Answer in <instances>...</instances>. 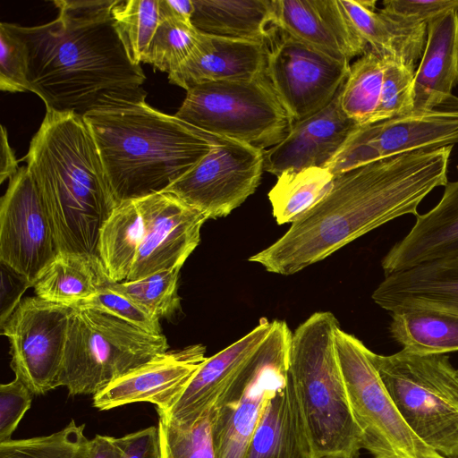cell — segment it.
Here are the masks:
<instances>
[{"label":"cell","instance_id":"cell-1","mask_svg":"<svg viewBox=\"0 0 458 458\" xmlns=\"http://www.w3.org/2000/svg\"><path fill=\"white\" fill-rule=\"evenodd\" d=\"M452 149L404 153L336 176L320 202L249 261L291 276L395 218L418 216L421 201L448 182Z\"/></svg>","mask_w":458,"mask_h":458},{"label":"cell","instance_id":"cell-2","mask_svg":"<svg viewBox=\"0 0 458 458\" xmlns=\"http://www.w3.org/2000/svg\"><path fill=\"white\" fill-rule=\"evenodd\" d=\"M114 0H57L56 19L23 27L4 22L23 46L28 90L47 111L83 116L110 93L140 88L146 76L129 57L111 15Z\"/></svg>","mask_w":458,"mask_h":458},{"label":"cell","instance_id":"cell-3","mask_svg":"<svg viewBox=\"0 0 458 458\" xmlns=\"http://www.w3.org/2000/svg\"><path fill=\"white\" fill-rule=\"evenodd\" d=\"M145 98L141 87L106 94L83 115L118 203L165 191L218 139Z\"/></svg>","mask_w":458,"mask_h":458},{"label":"cell","instance_id":"cell-4","mask_svg":"<svg viewBox=\"0 0 458 458\" xmlns=\"http://www.w3.org/2000/svg\"><path fill=\"white\" fill-rule=\"evenodd\" d=\"M22 160L58 252L98 255L100 230L118 202L83 116L47 111Z\"/></svg>","mask_w":458,"mask_h":458},{"label":"cell","instance_id":"cell-5","mask_svg":"<svg viewBox=\"0 0 458 458\" xmlns=\"http://www.w3.org/2000/svg\"><path fill=\"white\" fill-rule=\"evenodd\" d=\"M338 327L333 313L319 311L292 335L287 377L297 395L314 456L345 453L356 457L362 449L335 350Z\"/></svg>","mask_w":458,"mask_h":458},{"label":"cell","instance_id":"cell-6","mask_svg":"<svg viewBox=\"0 0 458 458\" xmlns=\"http://www.w3.org/2000/svg\"><path fill=\"white\" fill-rule=\"evenodd\" d=\"M369 358L410 429L442 458H458V368L449 356L402 349Z\"/></svg>","mask_w":458,"mask_h":458},{"label":"cell","instance_id":"cell-7","mask_svg":"<svg viewBox=\"0 0 458 458\" xmlns=\"http://www.w3.org/2000/svg\"><path fill=\"white\" fill-rule=\"evenodd\" d=\"M168 347L163 334H149L106 312L74 305L58 385L72 396L95 395Z\"/></svg>","mask_w":458,"mask_h":458},{"label":"cell","instance_id":"cell-8","mask_svg":"<svg viewBox=\"0 0 458 458\" xmlns=\"http://www.w3.org/2000/svg\"><path fill=\"white\" fill-rule=\"evenodd\" d=\"M174 115L208 133L263 150L281 142L294 123L266 75L195 86Z\"/></svg>","mask_w":458,"mask_h":458},{"label":"cell","instance_id":"cell-9","mask_svg":"<svg viewBox=\"0 0 458 458\" xmlns=\"http://www.w3.org/2000/svg\"><path fill=\"white\" fill-rule=\"evenodd\" d=\"M337 358L361 446L374 458H442L407 426L357 337L335 332Z\"/></svg>","mask_w":458,"mask_h":458},{"label":"cell","instance_id":"cell-10","mask_svg":"<svg viewBox=\"0 0 458 458\" xmlns=\"http://www.w3.org/2000/svg\"><path fill=\"white\" fill-rule=\"evenodd\" d=\"M458 144V101L358 126L324 166L335 177L390 157Z\"/></svg>","mask_w":458,"mask_h":458},{"label":"cell","instance_id":"cell-11","mask_svg":"<svg viewBox=\"0 0 458 458\" xmlns=\"http://www.w3.org/2000/svg\"><path fill=\"white\" fill-rule=\"evenodd\" d=\"M277 31L267 46L265 75L293 121L299 122L333 100L351 65Z\"/></svg>","mask_w":458,"mask_h":458},{"label":"cell","instance_id":"cell-12","mask_svg":"<svg viewBox=\"0 0 458 458\" xmlns=\"http://www.w3.org/2000/svg\"><path fill=\"white\" fill-rule=\"evenodd\" d=\"M72 306L37 296L23 299L1 327L10 344V366L32 392L59 386Z\"/></svg>","mask_w":458,"mask_h":458},{"label":"cell","instance_id":"cell-13","mask_svg":"<svg viewBox=\"0 0 458 458\" xmlns=\"http://www.w3.org/2000/svg\"><path fill=\"white\" fill-rule=\"evenodd\" d=\"M264 162L265 150L218 136L210 152L165 191L208 219L225 217L256 191Z\"/></svg>","mask_w":458,"mask_h":458},{"label":"cell","instance_id":"cell-14","mask_svg":"<svg viewBox=\"0 0 458 458\" xmlns=\"http://www.w3.org/2000/svg\"><path fill=\"white\" fill-rule=\"evenodd\" d=\"M58 253L39 193L27 167L21 166L0 201V262L33 286Z\"/></svg>","mask_w":458,"mask_h":458},{"label":"cell","instance_id":"cell-15","mask_svg":"<svg viewBox=\"0 0 458 458\" xmlns=\"http://www.w3.org/2000/svg\"><path fill=\"white\" fill-rule=\"evenodd\" d=\"M143 221V236L127 281L182 267L199 245L200 229L208 217L171 192L137 199Z\"/></svg>","mask_w":458,"mask_h":458},{"label":"cell","instance_id":"cell-16","mask_svg":"<svg viewBox=\"0 0 458 458\" xmlns=\"http://www.w3.org/2000/svg\"><path fill=\"white\" fill-rule=\"evenodd\" d=\"M202 344L160 353L93 395L92 404L99 411H108L133 403H150L157 412L163 411L207 359Z\"/></svg>","mask_w":458,"mask_h":458},{"label":"cell","instance_id":"cell-17","mask_svg":"<svg viewBox=\"0 0 458 458\" xmlns=\"http://www.w3.org/2000/svg\"><path fill=\"white\" fill-rule=\"evenodd\" d=\"M272 321L261 318L259 324L235 343L207 358L182 392L159 417L189 423L221 404L244 365L265 339Z\"/></svg>","mask_w":458,"mask_h":458},{"label":"cell","instance_id":"cell-18","mask_svg":"<svg viewBox=\"0 0 458 458\" xmlns=\"http://www.w3.org/2000/svg\"><path fill=\"white\" fill-rule=\"evenodd\" d=\"M342 86L326 107L294 122L287 136L265 151L264 170L278 177L285 171L324 167L329 162L359 126L342 110Z\"/></svg>","mask_w":458,"mask_h":458},{"label":"cell","instance_id":"cell-19","mask_svg":"<svg viewBox=\"0 0 458 458\" xmlns=\"http://www.w3.org/2000/svg\"><path fill=\"white\" fill-rule=\"evenodd\" d=\"M276 26L325 54L350 61L369 49L340 0H272Z\"/></svg>","mask_w":458,"mask_h":458},{"label":"cell","instance_id":"cell-20","mask_svg":"<svg viewBox=\"0 0 458 458\" xmlns=\"http://www.w3.org/2000/svg\"><path fill=\"white\" fill-rule=\"evenodd\" d=\"M267 44L202 33L189 57L168 74L186 91L208 82L251 81L265 75Z\"/></svg>","mask_w":458,"mask_h":458},{"label":"cell","instance_id":"cell-21","mask_svg":"<svg viewBox=\"0 0 458 458\" xmlns=\"http://www.w3.org/2000/svg\"><path fill=\"white\" fill-rule=\"evenodd\" d=\"M458 257V180L448 182L438 203L416 216L409 233L384 256L385 276Z\"/></svg>","mask_w":458,"mask_h":458},{"label":"cell","instance_id":"cell-22","mask_svg":"<svg viewBox=\"0 0 458 458\" xmlns=\"http://www.w3.org/2000/svg\"><path fill=\"white\" fill-rule=\"evenodd\" d=\"M458 84V11L427 26V39L414 76L413 111H429L454 104Z\"/></svg>","mask_w":458,"mask_h":458},{"label":"cell","instance_id":"cell-23","mask_svg":"<svg viewBox=\"0 0 458 458\" xmlns=\"http://www.w3.org/2000/svg\"><path fill=\"white\" fill-rule=\"evenodd\" d=\"M371 297L390 313L411 306L458 311V257L385 276Z\"/></svg>","mask_w":458,"mask_h":458},{"label":"cell","instance_id":"cell-24","mask_svg":"<svg viewBox=\"0 0 458 458\" xmlns=\"http://www.w3.org/2000/svg\"><path fill=\"white\" fill-rule=\"evenodd\" d=\"M294 388L286 382L268 398L244 458H313Z\"/></svg>","mask_w":458,"mask_h":458},{"label":"cell","instance_id":"cell-25","mask_svg":"<svg viewBox=\"0 0 458 458\" xmlns=\"http://www.w3.org/2000/svg\"><path fill=\"white\" fill-rule=\"evenodd\" d=\"M191 24L201 33L267 44L279 30L269 0H193Z\"/></svg>","mask_w":458,"mask_h":458},{"label":"cell","instance_id":"cell-26","mask_svg":"<svg viewBox=\"0 0 458 458\" xmlns=\"http://www.w3.org/2000/svg\"><path fill=\"white\" fill-rule=\"evenodd\" d=\"M352 26L369 48L415 64L420 60L427 39V26L395 19L381 10L376 1L340 0Z\"/></svg>","mask_w":458,"mask_h":458},{"label":"cell","instance_id":"cell-27","mask_svg":"<svg viewBox=\"0 0 458 458\" xmlns=\"http://www.w3.org/2000/svg\"><path fill=\"white\" fill-rule=\"evenodd\" d=\"M110 281L98 255L59 252L40 274L33 288L40 299L74 306L93 297Z\"/></svg>","mask_w":458,"mask_h":458},{"label":"cell","instance_id":"cell-28","mask_svg":"<svg viewBox=\"0 0 458 458\" xmlns=\"http://www.w3.org/2000/svg\"><path fill=\"white\" fill-rule=\"evenodd\" d=\"M389 332L403 349L421 354L458 351V311L411 306L391 312Z\"/></svg>","mask_w":458,"mask_h":458},{"label":"cell","instance_id":"cell-29","mask_svg":"<svg viewBox=\"0 0 458 458\" xmlns=\"http://www.w3.org/2000/svg\"><path fill=\"white\" fill-rule=\"evenodd\" d=\"M143 236L137 199L119 202L104 223L98 256L113 282L125 281L133 267Z\"/></svg>","mask_w":458,"mask_h":458},{"label":"cell","instance_id":"cell-30","mask_svg":"<svg viewBox=\"0 0 458 458\" xmlns=\"http://www.w3.org/2000/svg\"><path fill=\"white\" fill-rule=\"evenodd\" d=\"M335 178L328 169L319 166L280 174L268 192L276 223L293 224L301 219L330 191Z\"/></svg>","mask_w":458,"mask_h":458},{"label":"cell","instance_id":"cell-31","mask_svg":"<svg viewBox=\"0 0 458 458\" xmlns=\"http://www.w3.org/2000/svg\"><path fill=\"white\" fill-rule=\"evenodd\" d=\"M385 70L384 57L369 48L351 65L342 86L344 113L359 126L370 124L377 109Z\"/></svg>","mask_w":458,"mask_h":458},{"label":"cell","instance_id":"cell-32","mask_svg":"<svg viewBox=\"0 0 458 458\" xmlns=\"http://www.w3.org/2000/svg\"><path fill=\"white\" fill-rule=\"evenodd\" d=\"M111 15L129 57L140 64L161 20L159 0H114Z\"/></svg>","mask_w":458,"mask_h":458},{"label":"cell","instance_id":"cell-33","mask_svg":"<svg viewBox=\"0 0 458 458\" xmlns=\"http://www.w3.org/2000/svg\"><path fill=\"white\" fill-rule=\"evenodd\" d=\"M157 430L160 458H217L212 409L189 423L159 417Z\"/></svg>","mask_w":458,"mask_h":458},{"label":"cell","instance_id":"cell-34","mask_svg":"<svg viewBox=\"0 0 458 458\" xmlns=\"http://www.w3.org/2000/svg\"><path fill=\"white\" fill-rule=\"evenodd\" d=\"M84 428L85 424L77 425L72 420L47 436L0 443V458H88L89 439Z\"/></svg>","mask_w":458,"mask_h":458},{"label":"cell","instance_id":"cell-35","mask_svg":"<svg viewBox=\"0 0 458 458\" xmlns=\"http://www.w3.org/2000/svg\"><path fill=\"white\" fill-rule=\"evenodd\" d=\"M182 267L161 270L145 277L122 282H111V285L150 315L170 318L181 308L178 281Z\"/></svg>","mask_w":458,"mask_h":458},{"label":"cell","instance_id":"cell-36","mask_svg":"<svg viewBox=\"0 0 458 458\" xmlns=\"http://www.w3.org/2000/svg\"><path fill=\"white\" fill-rule=\"evenodd\" d=\"M201 35L191 23L162 17L142 62L169 74L189 57Z\"/></svg>","mask_w":458,"mask_h":458},{"label":"cell","instance_id":"cell-37","mask_svg":"<svg viewBox=\"0 0 458 458\" xmlns=\"http://www.w3.org/2000/svg\"><path fill=\"white\" fill-rule=\"evenodd\" d=\"M385 70L379 104L371 123L413 111L415 64L383 56Z\"/></svg>","mask_w":458,"mask_h":458},{"label":"cell","instance_id":"cell-38","mask_svg":"<svg viewBox=\"0 0 458 458\" xmlns=\"http://www.w3.org/2000/svg\"><path fill=\"white\" fill-rule=\"evenodd\" d=\"M111 282L100 287L90 299L77 304L111 314L141 330L153 334H162L159 318L135 303L130 298L116 291Z\"/></svg>","mask_w":458,"mask_h":458},{"label":"cell","instance_id":"cell-39","mask_svg":"<svg viewBox=\"0 0 458 458\" xmlns=\"http://www.w3.org/2000/svg\"><path fill=\"white\" fill-rule=\"evenodd\" d=\"M0 89L12 93L29 91L23 46L4 22L0 23Z\"/></svg>","mask_w":458,"mask_h":458},{"label":"cell","instance_id":"cell-40","mask_svg":"<svg viewBox=\"0 0 458 458\" xmlns=\"http://www.w3.org/2000/svg\"><path fill=\"white\" fill-rule=\"evenodd\" d=\"M32 396V392L18 377L0 385V443L12 439L13 433L30 408Z\"/></svg>","mask_w":458,"mask_h":458},{"label":"cell","instance_id":"cell-41","mask_svg":"<svg viewBox=\"0 0 458 458\" xmlns=\"http://www.w3.org/2000/svg\"><path fill=\"white\" fill-rule=\"evenodd\" d=\"M380 10L408 23L428 26L451 11H458V0H385Z\"/></svg>","mask_w":458,"mask_h":458},{"label":"cell","instance_id":"cell-42","mask_svg":"<svg viewBox=\"0 0 458 458\" xmlns=\"http://www.w3.org/2000/svg\"><path fill=\"white\" fill-rule=\"evenodd\" d=\"M29 287L33 286L26 278L1 263V327L19 306L22 294Z\"/></svg>","mask_w":458,"mask_h":458},{"label":"cell","instance_id":"cell-43","mask_svg":"<svg viewBox=\"0 0 458 458\" xmlns=\"http://www.w3.org/2000/svg\"><path fill=\"white\" fill-rule=\"evenodd\" d=\"M123 458H160L157 427L151 426L121 437Z\"/></svg>","mask_w":458,"mask_h":458},{"label":"cell","instance_id":"cell-44","mask_svg":"<svg viewBox=\"0 0 458 458\" xmlns=\"http://www.w3.org/2000/svg\"><path fill=\"white\" fill-rule=\"evenodd\" d=\"M121 437L96 435L89 440L88 458H123Z\"/></svg>","mask_w":458,"mask_h":458},{"label":"cell","instance_id":"cell-45","mask_svg":"<svg viewBox=\"0 0 458 458\" xmlns=\"http://www.w3.org/2000/svg\"><path fill=\"white\" fill-rule=\"evenodd\" d=\"M0 183L11 179L20 169L13 149L8 140L7 130L1 126Z\"/></svg>","mask_w":458,"mask_h":458},{"label":"cell","instance_id":"cell-46","mask_svg":"<svg viewBox=\"0 0 458 458\" xmlns=\"http://www.w3.org/2000/svg\"><path fill=\"white\" fill-rule=\"evenodd\" d=\"M193 0H159L160 17H172L191 23Z\"/></svg>","mask_w":458,"mask_h":458},{"label":"cell","instance_id":"cell-47","mask_svg":"<svg viewBox=\"0 0 458 458\" xmlns=\"http://www.w3.org/2000/svg\"><path fill=\"white\" fill-rule=\"evenodd\" d=\"M313 458H355L345 453H327L313 456Z\"/></svg>","mask_w":458,"mask_h":458}]
</instances>
